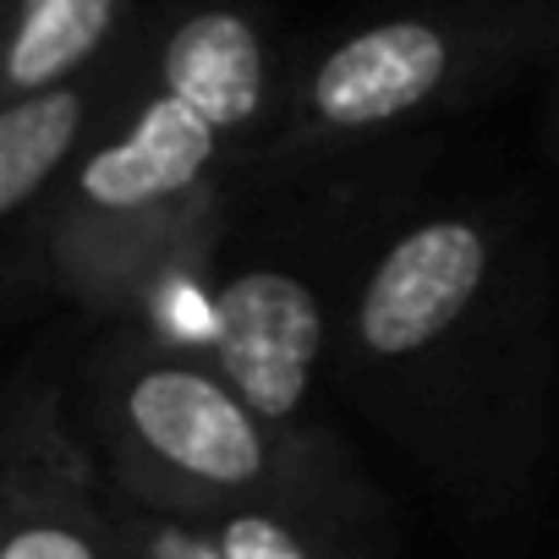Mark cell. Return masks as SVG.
<instances>
[{
  "mask_svg": "<svg viewBox=\"0 0 559 559\" xmlns=\"http://www.w3.org/2000/svg\"><path fill=\"white\" fill-rule=\"evenodd\" d=\"M127 439L176 483L209 493L258 488L269 472L263 417L219 379L187 362H148L121 390Z\"/></svg>",
  "mask_w": 559,
  "mask_h": 559,
  "instance_id": "cell-1",
  "label": "cell"
},
{
  "mask_svg": "<svg viewBox=\"0 0 559 559\" xmlns=\"http://www.w3.org/2000/svg\"><path fill=\"white\" fill-rule=\"evenodd\" d=\"M324 346V313L313 286L286 269H247L214 297L219 379L263 417L286 423L313 390Z\"/></svg>",
  "mask_w": 559,
  "mask_h": 559,
  "instance_id": "cell-2",
  "label": "cell"
},
{
  "mask_svg": "<svg viewBox=\"0 0 559 559\" xmlns=\"http://www.w3.org/2000/svg\"><path fill=\"white\" fill-rule=\"evenodd\" d=\"M483 280H488V236L472 219H428L406 230L368 274L357 335L379 357L423 352L472 308Z\"/></svg>",
  "mask_w": 559,
  "mask_h": 559,
  "instance_id": "cell-3",
  "label": "cell"
},
{
  "mask_svg": "<svg viewBox=\"0 0 559 559\" xmlns=\"http://www.w3.org/2000/svg\"><path fill=\"white\" fill-rule=\"evenodd\" d=\"M450 67H455V39L439 23H423V17L373 23L341 39L319 61L308 83V110L319 127L368 132L428 105L450 83Z\"/></svg>",
  "mask_w": 559,
  "mask_h": 559,
  "instance_id": "cell-4",
  "label": "cell"
},
{
  "mask_svg": "<svg viewBox=\"0 0 559 559\" xmlns=\"http://www.w3.org/2000/svg\"><path fill=\"white\" fill-rule=\"evenodd\" d=\"M214 148H219V132L192 105H181L176 94L159 88L138 110L127 138H116L83 159L78 198L105 214H138V209L170 203L203 176Z\"/></svg>",
  "mask_w": 559,
  "mask_h": 559,
  "instance_id": "cell-5",
  "label": "cell"
},
{
  "mask_svg": "<svg viewBox=\"0 0 559 559\" xmlns=\"http://www.w3.org/2000/svg\"><path fill=\"white\" fill-rule=\"evenodd\" d=\"M159 78L165 94L192 105L214 132H236L263 110V83H269L263 34L230 7H203L170 28Z\"/></svg>",
  "mask_w": 559,
  "mask_h": 559,
  "instance_id": "cell-6",
  "label": "cell"
},
{
  "mask_svg": "<svg viewBox=\"0 0 559 559\" xmlns=\"http://www.w3.org/2000/svg\"><path fill=\"white\" fill-rule=\"evenodd\" d=\"M116 17H121V0H12L7 56H0L7 99L61 88L78 67L99 56Z\"/></svg>",
  "mask_w": 559,
  "mask_h": 559,
  "instance_id": "cell-7",
  "label": "cell"
},
{
  "mask_svg": "<svg viewBox=\"0 0 559 559\" xmlns=\"http://www.w3.org/2000/svg\"><path fill=\"white\" fill-rule=\"evenodd\" d=\"M83 94L72 83L17 94L0 110V214H23L45 181L67 165L78 132H83Z\"/></svg>",
  "mask_w": 559,
  "mask_h": 559,
  "instance_id": "cell-8",
  "label": "cell"
},
{
  "mask_svg": "<svg viewBox=\"0 0 559 559\" xmlns=\"http://www.w3.org/2000/svg\"><path fill=\"white\" fill-rule=\"evenodd\" d=\"M0 559H105L94 526L83 515H67L56 504L39 510H17L0 543Z\"/></svg>",
  "mask_w": 559,
  "mask_h": 559,
  "instance_id": "cell-9",
  "label": "cell"
},
{
  "mask_svg": "<svg viewBox=\"0 0 559 559\" xmlns=\"http://www.w3.org/2000/svg\"><path fill=\"white\" fill-rule=\"evenodd\" d=\"M219 559H313L286 526H280L274 515H230L219 526Z\"/></svg>",
  "mask_w": 559,
  "mask_h": 559,
  "instance_id": "cell-10",
  "label": "cell"
}]
</instances>
